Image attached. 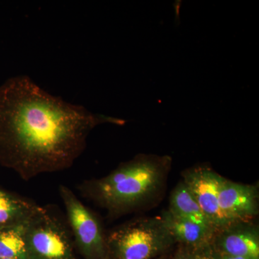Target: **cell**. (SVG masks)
<instances>
[{
    "label": "cell",
    "mask_w": 259,
    "mask_h": 259,
    "mask_svg": "<svg viewBox=\"0 0 259 259\" xmlns=\"http://www.w3.org/2000/svg\"><path fill=\"white\" fill-rule=\"evenodd\" d=\"M125 121L53 96L28 76L0 87V153L24 180L72 166L96 126Z\"/></svg>",
    "instance_id": "cell-1"
},
{
    "label": "cell",
    "mask_w": 259,
    "mask_h": 259,
    "mask_svg": "<svg viewBox=\"0 0 259 259\" xmlns=\"http://www.w3.org/2000/svg\"><path fill=\"white\" fill-rule=\"evenodd\" d=\"M171 161L169 156L140 155L107 176L85 182L81 190L110 214H123L157 193Z\"/></svg>",
    "instance_id": "cell-2"
},
{
    "label": "cell",
    "mask_w": 259,
    "mask_h": 259,
    "mask_svg": "<svg viewBox=\"0 0 259 259\" xmlns=\"http://www.w3.org/2000/svg\"><path fill=\"white\" fill-rule=\"evenodd\" d=\"M174 243L161 218L134 220L107 237L108 259H156Z\"/></svg>",
    "instance_id": "cell-3"
},
{
    "label": "cell",
    "mask_w": 259,
    "mask_h": 259,
    "mask_svg": "<svg viewBox=\"0 0 259 259\" xmlns=\"http://www.w3.org/2000/svg\"><path fill=\"white\" fill-rule=\"evenodd\" d=\"M48 209L27 225L25 245L28 259H76L72 235Z\"/></svg>",
    "instance_id": "cell-4"
},
{
    "label": "cell",
    "mask_w": 259,
    "mask_h": 259,
    "mask_svg": "<svg viewBox=\"0 0 259 259\" xmlns=\"http://www.w3.org/2000/svg\"><path fill=\"white\" fill-rule=\"evenodd\" d=\"M59 194L66 207L75 246L85 259H108L107 237L96 216L64 185Z\"/></svg>",
    "instance_id": "cell-5"
},
{
    "label": "cell",
    "mask_w": 259,
    "mask_h": 259,
    "mask_svg": "<svg viewBox=\"0 0 259 259\" xmlns=\"http://www.w3.org/2000/svg\"><path fill=\"white\" fill-rule=\"evenodd\" d=\"M183 181L216 232L231 224L221 210L219 190L223 177L207 165H199L182 173Z\"/></svg>",
    "instance_id": "cell-6"
},
{
    "label": "cell",
    "mask_w": 259,
    "mask_h": 259,
    "mask_svg": "<svg viewBox=\"0 0 259 259\" xmlns=\"http://www.w3.org/2000/svg\"><path fill=\"white\" fill-rule=\"evenodd\" d=\"M219 204L230 223L250 222L258 213V188L223 177L220 185Z\"/></svg>",
    "instance_id": "cell-7"
},
{
    "label": "cell",
    "mask_w": 259,
    "mask_h": 259,
    "mask_svg": "<svg viewBox=\"0 0 259 259\" xmlns=\"http://www.w3.org/2000/svg\"><path fill=\"white\" fill-rule=\"evenodd\" d=\"M213 248L218 253L259 259L258 227L250 222H236L214 233Z\"/></svg>",
    "instance_id": "cell-8"
},
{
    "label": "cell",
    "mask_w": 259,
    "mask_h": 259,
    "mask_svg": "<svg viewBox=\"0 0 259 259\" xmlns=\"http://www.w3.org/2000/svg\"><path fill=\"white\" fill-rule=\"evenodd\" d=\"M161 218L174 242L193 250L212 243L216 233L212 230L177 218L168 210L164 211Z\"/></svg>",
    "instance_id": "cell-9"
},
{
    "label": "cell",
    "mask_w": 259,
    "mask_h": 259,
    "mask_svg": "<svg viewBox=\"0 0 259 259\" xmlns=\"http://www.w3.org/2000/svg\"><path fill=\"white\" fill-rule=\"evenodd\" d=\"M44 207L0 189V229L28 223Z\"/></svg>",
    "instance_id": "cell-10"
},
{
    "label": "cell",
    "mask_w": 259,
    "mask_h": 259,
    "mask_svg": "<svg viewBox=\"0 0 259 259\" xmlns=\"http://www.w3.org/2000/svg\"><path fill=\"white\" fill-rule=\"evenodd\" d=\"M168 211L177 218L216 232L183 182L179 184L172 192Z\"/></svg>",
    "instance_id": "cell-11"
},
{
    "label": "cell",
    "mask_w": 259,
    "mask_h": 259,
    "mask_svg": "<svg viewBox=\"0 0 259 259\" xmlns=\"http://www.w3.org/2000/svg\"><path fill=\"white\" fill-rule=\"evenodd\" d=\"M28 223L0 229V258L28 259L25 245Z\"/></svg>",
    "instance_id": "cell-12"
},
{
    "label": "cell",
    "mask_w": 259,
    "mask_h": 259,
    "mask_svg": "<svg viewBox=\"0 0 259 259\" xmlns=\"http://www.w3.org/2000/svg\"><path fill=\"white\" fill-rule=\"evenodd\" d=\"M194 253L195 259H217L215 250L211 243L194 250Z\"/></svg>",
    "instance_id": "cell-13"
},
{
    "label": "cell",
    "mask_w": 259,
    "mask_h": 259,
    "mask_svg": "<svg viewBox=\"0 0 259 259\" xmlns=\"http://www.w3.org/2000/svg\"><path fill=\"white\" fill-rule=\"evenodd\" d=\"M173 259H195L194 250L182 246Z\"/></svg>",
    "instance_id": "cell-14"
},
{
    "label": "cell",
    "mask_w": 259,
    "mask_h": 259,
    "mask_svg": "<svg viewBox=\"0 0 259 259\" xmlns=\"http://www.w3.org/2000/svg\"><path fill=\"white\" fill-rule=\"evenodd\" d=\"M216 258H217V259H252V258H245V257L236 256V255H229V254H226V253H218V252H216Z\"/></svg>",
    "instance_id": "cell-15"
},
{
    "label": "cell",
    "mask_w": 259,
    "mask_h": 259,
    "mask_svg": "<svg viewBox=\"0 0 259 259\" xmlns=\"http://www.w3.org/2000/svg\"><path fill=\"white\" fill-rule=\"evenodd\" d=\"M0 259H16V258H0Z\"/></svg>",
    "instance_id": "cell-16"
}]
</instances>
